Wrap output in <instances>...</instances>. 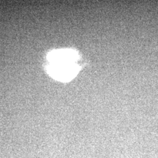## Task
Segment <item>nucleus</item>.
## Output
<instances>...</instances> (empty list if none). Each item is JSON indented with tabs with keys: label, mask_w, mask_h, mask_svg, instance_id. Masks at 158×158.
<instances>
[{
	"label": "nucleus",
	"mask_w": 158,
	"mask_h": 158,
	"mask_svg": "<svg viewBox=\"0 0 158 158\" xmlns=\"http://www.w3.org/2000/svg\"><path fill=\"white\" fill-rule=\"evenodd\" d=\"M49 66L48 72L54 78L66 81L77 73L79 67L76 64L77 55L72 50L53 51L48 56Z\"/></svg>",
	"instance_id": "nucleus-1"
}]
</instances>
